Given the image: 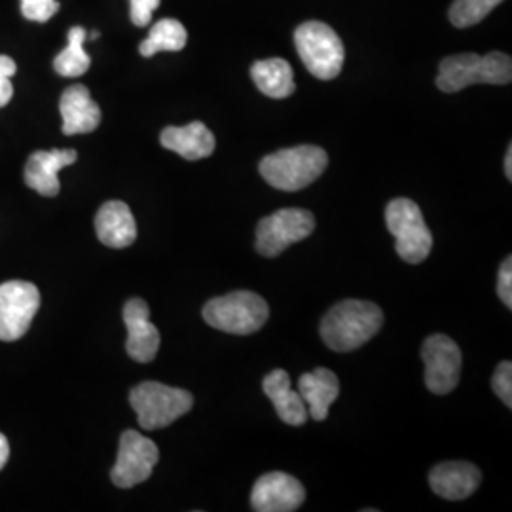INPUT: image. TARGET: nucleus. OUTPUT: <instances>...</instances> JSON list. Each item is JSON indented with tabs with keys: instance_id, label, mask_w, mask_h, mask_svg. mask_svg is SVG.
<instances>
[{
	"instance_id": "1",
	"label": "nucleus",
	"mask_w": 512,
	"mask_h": 512,
	"mask_svg": "<svg viewBox=\"0 0 512 512\" xmlns=\"http://www.w3.org/2000/svg\"><path fill=\"white\" fill-rule=\"evenodd\" d=\"M384 325V311L374 302L344 300L321 321V338L332 351L348 353L365 346Z\"/></svg>"
},
{
	"instance_id": "2",
	"label": "nucleus",
	"mask_w": 512,
	"mask_h": 512,
	"mask_svg": "<svg viewBox=\"0 0 512 512\" xmlns=\"http://www.w3.org/2000/svg\"><path fill=\"white\" fill-rule=\"evenodd\" d=\"M329 165L323 148L313 145L283 148L260 162V175L266 183L283 192H298L315 183Z\"/></svg>"
},
{
	"instance_id": "3",
	"label": "nucleus",
	"mask_w": 512,
	"mask_h": 512,
	"mask_svg": "<svg viewBox=\"0 0 512 512\" xmlns=\"http://www.w3.org/2000/svg\"><path fill=\"white\" fill-rule=\"evenodd\" d=\"M511 55L503 52L492 54H458L444 57L440 61L437 86L440 92H461L473 84H494L505 86L511 84Z\"/></svg>"
},
{
	"instance_id": "4",
	"label": "nucleus",
	"mask_w": 512,
	"mask_h": 512,
	"mask_svg": "<svg viewBox=\"0 0 512 512\" xmlns=\"http://www.w3.org/2000/svg\"><path fill=\"white\" fill-rule=\"evenodd\" d=\"M268 317V302L251 291L219 296L203 306V319L209 327L236 336L255 334L266 325Z\"/></svg>"
},
{
	"instance_id": "5",
	"label": "nucleus",
	"mask_w": 512,
	"mask_h": 512,
	"mask_svg": "<svg viewBox=\"0 0 512 512\" xmlns=\"http://www.w3.org/2000/svg\"><path fill=\"white\" fill-rule=\"evenodd\" d=\"M129 403L137 414L141 429L156 431L188 414L194 406V397L186 389L160 382H143L131 389Z\"/></svg>"
},
{
	"instance_id": "6",
	"label": "nucleus",
	"mask_w": 512,
	"mask_h": 512,
	"mask_svg": "<svg viewBox=\"0 0 512 512\" xmlns=\"http://www.w3.org/2000/svg\"><path fill=\"white\" fill-rule=\"evenodd\" d=\"M296 52L315 78L332 80L342 73L346 50L336 31L327 23L308 21L294 31Z\"/></svg>"
},
{
	"instance_id": "7",
	"label": "nucleus",
	"mask_w": 512,
	"mask_h": 512,
	"mask_svg": "<svg viewBox=\"0 0 512 512\" xmlns=\"http://www.w3.org/2000/svg\"><path fill=\"white\" fill-rule=\"evenodd\" d=\"M389 234L395 238V251L408 264H421L433 249V236L427 228L421 209L406 198L389 202L385 209Z\"/></svg>"
},
{
	"instance_id": "8",
	"label": "nucleus",
	"mask_w": 512,
	"mask_h": 512,
	"mask_svg": "<svg viewBox=\"0 0 512 512\" xmlns=\"http://www.w3.org/2000/svg\"><path fill=\"white\" fill-rule=\"evenodd\" d=\"M315 217L306 209H279L256 226V251L266 258L279 256L287 247L310 238Z\"/></svg>"
},
{
	"instance_id": "9",
	"label": "nucleus",
	"mask_w": 512,
	"mask_h": 512,
	"mask_svg": "<svg viewBox=\"0 0 512 512\" xmlns=\"http://www.w3.org/2000/svg\"><path fill=\"white\" fill-rule=\"evenodd\" d=\"M40 308L37 285L29 281H6L0 285V340L16 342L35 319Z\"/></svg>"
},
{
	"instance_id": "10",
	"label": "nucleus",
	"mask_w": 512,
	"mask_h": 512,
	"mask_svg": "<svg viewBox=\"0 0 512 512\" xmlns=\"http://www.w3.org/2000/svg\"><path fill=\"white\" fill-rule=\"evenodd\" d=\"M160 450L152 440L137 431H124L118 446V458L110 471V478L118 488H133L145 482L158 465Z\"/></svg>"
},
{
	"instance_id": "11",
	"label": "nucleus",
	"mask_w": 512,
	"mask_h": 512,
	"mask_svg": "<svg viewBox=\"0 0 512 512\" xmlns=\"http://www.w3.org/2000/svg\"><path fill=\"white\" fill-rule=\"evenodd\" d=\"M421 359L425 365V385L435 395H448L461 376V349L446 334H433L423 342Z\"/></svg>"
},
{
	"instance_id": "12",
	"label": "nucleus",
	"mask_w": 512,
	"mask_h": 512,
	"mask_svg": "<svg viewBox=\"0 0 512 512\" xmlns=\"http://www.w3.org/2000/svg\"><path fill=\"white\" fill-rule=\"evenodd\" d=\"M306 490L300 480L287 473H268L256 480L251 507L256 512H294L302 507Z\"/></svg>"
},
{
	"instance_id": "13",
	"label": "nucleus",
	"mask_w": 512,
	"mask_h": 512,
	"mask_svg": "<svg viewBox=\"0 0 512 512\" xmlns=\"http://www.w3.org/2000/svg\"><path fill=\"white\" fill-rule=\"evenodd\" d=\"M124 323L128 327L126 351L137 363H150L160 349V332L150 323V308L143 298H131L124 306Z\"/></svg>"
},
{
	"instance_id": "14",
	"label": "nucleus",
	"mask_w": 512,
	"mask_h": 512,
	"mask_svg": "<svg viewBox=\"0 0 512 512\" xmlns=\"http://www.w3.org/2000/svg\"><path fill=\"white\" fill-rule=\"evenodd\" d=\"M78 160V152L73 148L65 150H37L29 156L27 165H25V184L38 192L40 196L54 198L59 194V179L57 173L74 164Z\"/></svg>"
},
{
	"instance_id": "15",
	"label": "nucleus",
	"mask_w": 512,
	"mask_h": 512,
	"mask_svg": "<svg viewBox=\"0 0 512 512\" xmlns=\"http://www.w3.org/2000/svg\"><path fill=\"white\" fill-rule=\"evenodd\" d=\"M480 480V469L467 461H446L429 473V484L433 492L450 501L471 497L480 486Z\"/></svg>"
},
{
	"instance_id": "16",
	"label": "nucleus",
	"mask_w": 512,
	"mask_h": 512,
	"mask_svg": "<svg viewBox=\"0 0 512 512\" xmlns=\"http://www.w3.org/2000/svg\"><path fill=\"white\" fill-rule=\"evenodd\" d=\"M59 110L63 116L65 135L92 133L101 124V109L93 101L90 90L82 84H74L63 92Z\"/></svg>"
},
{
	"instance_id": "17",
	"label": "nucleus",
	"mask_w": 512,
	"mask_h": 512,
	"mask_svg": "<svg viewBox=\"0 0 512 512\" xmlns=\"http://www.w3.org/2000/svg\"><path fill=\"white\" fill-rule=\"evenodd\" d=\"M97 238L110 249H126L137 239V224L128 205L118 200L103 203L95 215Z\"/></svg>"
},
{
	"instance_id": "18",
	"label": "nucleus",
	"mask_w": 512,
	"mask_h": 512,
	"mask_svg": "<svg viewBox=\"0 0 512 512\" xmlns=\"http://www.w3.org/2000/svg\"><path fill=\"white\" fill-rule=\"evenodd\" d=\"M298 393L306 403L311 420L325 421L329 418L330 406L340 395L338 376L329 368H315L300 376Z\"/></svg>"
},
{
	"instance_id": "19",
	"label": "nucleus",
	"mask_w": 512,
	"mask_h": 512,
	"mask_svg": "<svg viewBox=\"0 0 512 512\" xmlns=\"http://www.w3.org/2000/svg\"><path fill=\"white\" fill-rule=\"evenodd\" d=\"M160 143L190 162L209 158L217 147L215 135L203 122H192L184 128H165L160 135Z\"/></svg>"
},
{
	"instance_id": "20",
	"label": "nucleus",
	"mask_w": 512,
	"mask_h": 512,
	"mask_svg": "<svg viewBox=\"0 0 512 512\" xmlns=\"http://www.w3.org/2000/svg\"><path fill=\"white\" fill-rule=\"evenodd\" d=\"M262 389L274 404L277 416L287 425L300 427L308 421L306 403L302 401L298 391L291 389V376L285 370L277 368L274 372H270L262 382Z\"/></svg>"
},
{
	"instance_id": "21",
	"label": "nucleus",
	"mask_w": 512,
	"mask_h": 512,
	"mask_svg": "<svg viewBox=\"0 0 512 512\" xmlns=\"http://www.w3.org/2000/svg\"><path fill=\"white\" fill-rule=\"evenodd\" d=\"M251 78L256 88L272 99L291 97L296 90L293 67L281 57L256 61L251 67Z\"/></svg>"
},
{
	"instance_id": "22",
	"label": "nucleus",
	"mask_w": 512,
	"mask_h": 512,
	"mask_svg": "<svg viewBox=\"0 0 512 512\" xmlns=\"http://www.w3.org/2000/svg\"><path fill=\"white\" fill-rule=\"evenodd\" d=\"M188 33L183 23L177 19H160L156 25H152L147 40L141 42L139 54L143 57H152L160 52H181L186 46Z\"/></svg>"
},
{
	"instance_id": "23",
	"label": "nucleus",
	"mask_w": 512,
	"mask_h": 512,
	"mask_svg": "<svg viewBox=\"0 0 512 512\" xmlns=\"http://www.w3.org/2000/svg\"><path fill=\"white\" fill-rule=\"evenodd\" d=\"M86 38H88L86 29H82V27H73L69 31V46L54 59L55 73L61 74L65 78H76V76L88 73V69L92 65V57L84 50Z\"/></svg>"
},
{
	"instance_id": "24",
	"label": "nucleus",
	"mask_w": 512,
	"mask_h": 512,
	"mask_svg": "<svg viewBox=\"0 0 512 512\" xmlns=\"http://www.w3.org/2000/svg\"><path fill=\"white\" fill-rule=\"evenodd\" d=\"M501 2L505 0H454V4L450 6L448 18L454 27L467 29L480 23Z\"/></svg>"
},
{
	"instance_id": "25",
	"label": "nucleus",
	"mask_w": 512,
	"mask_h": 512,
	"mask_svg": "<svg viewBox=\"0 0 512 512\" xmlns=\"http://www.w3.org/2000/svg\"><path fill=\"white\" fill-rule=\"evenodd\" d=\"M57 10H59L57 0H21V14L29 21L46 23L54 18Z\"/></svg>"
},
{
	"instance_id": "26",
	"label": "nucleus",
	"mask_w": 512,
	"mask_h": 512,
	"mask_svg": "<svg viewBox=\"0 0 512 512\" xmlns=\"http://www.w3.org/2000/svg\"><path fill=\"white\" fill-rule=\"evenodd\" d=\"M492 387L495 395L503 401L507 408L512 406V363L503 361L495 368L494 378H492Z\"/></svg>"
},
{
	"instance_id": "27",
	"label": "nucleus",
	"mask_w": 512,
	"mask_h": 512,
	"mask_svg": "<svg viewBox=\"0 0 512 512\" xmlns=\"http://www.w3.org/2000/svg\"><path fill=\"white\" fill-rule=\"evenodd\" d=\"M18 73V65L12 57L0 55V109L6 107L14 95L12 76Z\"/></svg>"
},
{
	"instance_id": "28",
	"label": "nucleus",
	"mask_w": 512,
	"mask_h": 512,
	"mask_svg": "<svg viewBox=\"0 0 512 512\" xmlns=\"http://www.w3.org/2000/svg\"><path fill=\"white\" fill-rule=\"evenodd\" d=\"M131 4V21L137 27H147L148 23L152 21V14L158 10L160 0H129Z\"/></svg>"
},
{
	"instance_id": "29",
	"label": "nucleus",
	"mask_w": 512,
	"mask_h": 512,
	"mask_svg": "<svg viewBox=\"0 0 512 512\" xmlns=\"http://www.w3.org/2000/svg\"><path fill=\"white\" fill-rule=\"evenodd\" d=\"M497 294L501 302L512 310V258L507 256L505 262L499 268V279H497Z\"/></svg>"
},
{
	"instance_id": "30",
	"label": "nucleus",
	"mask_w": 512,
	"mask_h": 512,
	"mask_svg": "<svg viewBox=\"0 0 512 512\" xmlns=\"http://www.w3.org/2000/svg\"><path fill=\"white\" fill-rule=\"evenodd\" d=\"M8 458H10V444L8 439L0 433V469L8 463Z\"/></svg>"
},
{
	"instance_id": "31",
	"label": "nucleus",
	"mask_w": 512,
	"mask_h": 512,
	"mask_svg": "<svg viewBox=\"0 0 512 512\" xmlns=\"http://www.w3.org/2000/svg\"><path fill=\"white\" fill-rule=\"evenodd\" d=\"M505 175L509 181H512V147H509L505 156Z\"/></svg>"
},
{
	"instance_id": "32",
	"label": "nucleus",
	"mask_w": 512,
	"mask_h": 512,
	"mask_svg": "<svg viewBox=\"0 0 512 512\" xmlns=\"http://www.w3.org/2000/svg\"><path fill=\"white\" fill-rule=\"evenodd\" d=\"M90 38H92V40H95V38H99V33L95 31V33H92V35H90Z\"/></svg>"
}]
</instances>
